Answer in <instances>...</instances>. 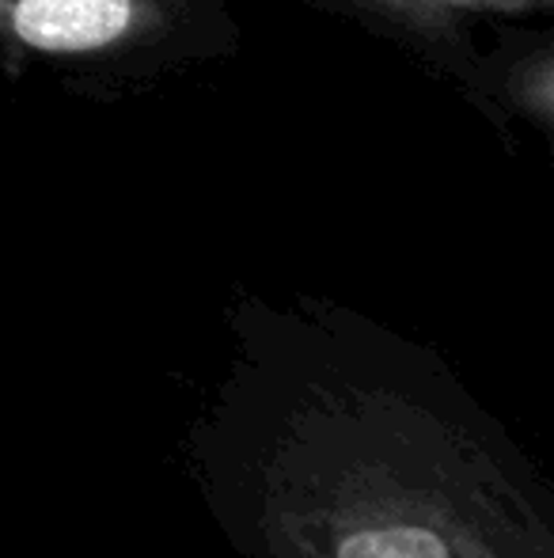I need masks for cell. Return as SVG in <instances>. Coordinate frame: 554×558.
Here are the masks:
<instances>
[{
    "instance_id": "6da1fadb",
    "label": "cell",
    "mask_w": 554,
    "mask_h": 558,
    "mask_svg": "<svg viewBox=\"0 0 554 558\" xmlns=\"http://www.w3.org/2000/svg\"><path fill=\"white\" fill-rule=\"evenodd\" d=\"M190 475L247 558H554V498L433 350L331 301L247 296Z\"/></svg>"
},
{
    "instance_id": "7a4b0ae2",
    "label": "cell",
    "mask_w": 554,
    "mask_h": 558,
    "mask_svg": "<svg viewBox=\"0 0 554 558\" xmlns=\"http://www.w3.org/2000/svg\"><path fill=\"white\" fill-rule=\"evenodd\" d=\"M229 0H0V69L137 88L239 50Z\"/></svg>"
},
{
    "instance_id": "3957f363",
    "label": "cell",
    "mask_w": 554,
    "mask_h": 558,
    "mask_svg": "<svg viewBox=\"0 0 554 558\" xmlns=\"http://www.w3.org/2000/svg\"><path fill=\"white\" fill-rule=\"evenodd\" d=\"M392 38L436 73L452 76L467 96L479 88L487 65V35L547 20L554 0H304Z\"/></svg>"
}]
</instances>
